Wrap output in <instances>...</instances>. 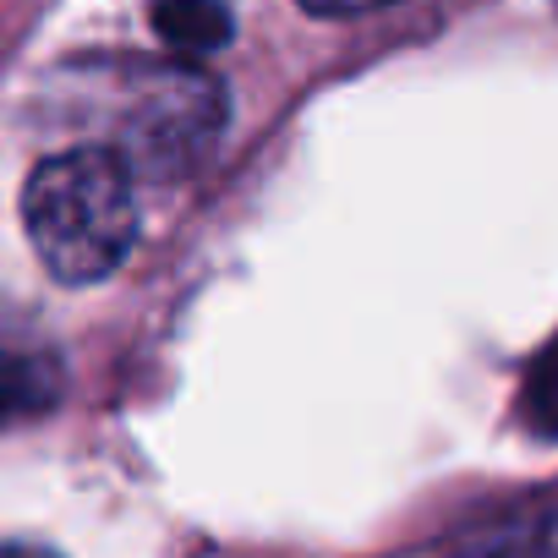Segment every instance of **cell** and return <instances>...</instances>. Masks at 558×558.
<instances>
[{"label":"cell","mask_w":558,"mask_h":558,"mask_svg":"<svg viewBox=\"0 0 558 558\" xmlns=\"http://www.w3.org/2000/svg\"><path fill=\"white\" fill-rule=\"evenodd\" d=\"M61 356L39 318H28L17 302L0 296V422L39 416L61 400Z\"/></svg>","instance_id":"obj_3"},{"label":"cell","mask_w":558,"mask_h":558,"mask_svg":"<svg viewBox=\"0 0 558 558\" xmlns=\"http://www.w3.org/2000/svg\"><path fill=\"white\" fill-rule=\"evenodd\" d=\"M553 7H558V0H553Z\"/></svg>","instance_id":"obj_9"},{"label":"cell","mask_w":558,"mask_h":558,"mask_svg":"<svg viewBox=\"0 0 558 558\" xmlns=\"http://www.w3.org/2000/svg\"><path fill=\"white\" fill-rule=\"evenodd\" d=\"M132 170L110 143L50 154L23 186V225L61 286H99L137 241Z\"/></svg>","instance_id":"obj_1"},{"label":"cell","mask_w":558,"mask_h":558,"mask_svg":"<svg viewBox=\"0 0 558 558\" xmlns=\"http://www.w3.org/2000/svg\"><path fill=\"white\" fill-rule=\"evenodd\" d=\"M132 83L121 94L116 110V154L126 159L132 175H186L197 170V159L214 148L219 126H225V94L214 77H203L192 61H170V66H148L132 61L126 66Z\"/></svg>","instance_id":"obj_2"},{"label":"cell","mask_w":558,"mask_h":558,"mask_svg":"<svg viewBox=\"0 0 558 558\" xmlns=\"http://www.w3.org/2000/svg\"><path fill=\"white\" fill-rule=\"evenodd\" d=\"M514 416L531 438L558 444V335L531 356V367L520 378V395H514Z\"/></svg>","instance_id":"obj_6"},{"label":"cell","mask_w":558,"mask_h":558,"mask_svg":"<svg viewBox=\"0 0 558 558\" xmlns=\"http://www.w3.org/2000/svg\"><path fill=\"white\" fill-rule=\"evenodd\" d=\"M0 558H61L56 547H39V542H7L0 547Z\"/></svg>","instance_id":"obj_8"},{"label":"cell","mask_w":558,"mask_h":558,"mask_svg":"<svg viewBox=\"0 0 558 558\" xmlns=\"http://www.w3.org/2000/svg\"><path fill=\"white\" fill-rule=\"evenodd\" d=\"M449 558H558V504L498 514L476 531H465Z\"/></svg>","instance_id":"obj_4"},{"label":"cell","mask_w":558,"mask_h":558,"mask_svg":"<svg viewBox=\"0 0 558 558\" xmlns=\"http://www.w3.org/2000/svg\"><path fill=\"white\" fill-rule=\"evenodd\" d=\"M148 23H154V39L181 61L230 45V7L225 0H154Z\"/></svg>","instance_id":"obj_5"},{"label":"cell","mask_w":558,"mask_h":558,"mask_svg":"<svg viewBox=\"0 0 558 558\" xmlns=\"http://www.w3.org/2000/svg\"><path fill=\"white\" fill-rule=\"evenodd\" d=\"M302 7L313 17H367V12L389 7V0H302Z\"/></svg>","instance_id":"obj_7"}]
</instances>
